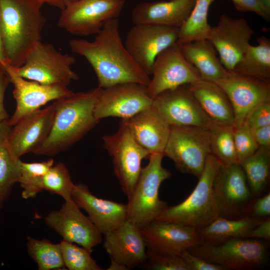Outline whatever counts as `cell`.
I'll list each match as a JSON object with an SVG mask.
<instances>
[{
    "instance_id": "41",
    "label": "cell",
    "mask_w": 270,
    "mask_h": 270,
    "mask_svg": "<svg viewBox=\"0 0 270 270\" xmlns=\"http://www.w3.org/2000/svg\"><path fill=\"white\" fill-rule=\"evenodd\" d=\"M235 8L240 12H254L264 20H270V9L258 0H232Z\"/></svg>"
},
{
    "instance_id": "40",
    "label": "cell",
    "mask_w": 270,
    "mask_h": 270,
    "mask_svg": "<svg viewBox=\"0 0 270 270\" xmlns=\"http://www.w3.org/2000/svg\"><path fill=\"white\" fill-rule=\"evenodd\" d=\"M244 123L250 129L270 126V102L256 106L248 114Z\"/></svg>"
},
{
    "instance_id": "9",
    "label": "cell",
    "mask_w": 270,
    "mask_h": 270,
    "mask_svg": "<svg viewBox=\"0 0 270 270\" xmlns=\"http://www.w3.org/2000/svg\"><path fill=\"white\" fill-rule=\"evenodd\" d=\"M102 140L104 147L112 158L114 174L128 199L141 172L142 161L148 158L150 154L136 142L124 119L114 134L103 136Z\"/></svg>"
},
{
    "instance_id": "38",
    "label": "cell",
    "mask_w": 270,
    "mask_h": 270,
    "mask_svg": "<svg viewBox=\"0 0 270 270\" xmlns=\"http://www.w3.org/2000/svg\"><path fill=\"white\" fill-rule=\"evenodd\" d=\"M238 164L252 156L258 148L251 130L245 124L233 127Z\"/></svg>"
},
{
    "instance_id": "46",
    "label": "cell",
    "mask_w": 270,
    "mask_h": 270,
    "mask_svg": "<svg viewBox=\"0 0 270 270\" xmlns=\"http://www.w3.org/2000/svg\"><path fill=\"white\" fill-rule=\"evenodd\" d=\"M250 130L259 146L270 148V126Z\"/></svg>"
},
{
    "instance_id": "25",
    "label": "cell",
    "mask_w": 270,
    "mask_h": 270,
    "mask_svg": "<svg viewBox=\"0 0 270 270\" xmlns=\"http://www.w3.org/2000/svg\"><path fill=\"white\" fill-rule=\"evenodd\" d=\"M125 120L135 140L150 154H164L170 126L152 106Z\"/></svg>"
},
{
    "instance_id": "7",
    "label": "cell",
    "mask_w": 270,
    "mask_h": 270,
    "mask_svg": "<svg viewBox=\"0 0 270 270\" xmlns=\"http://www.w3.org/2000/svg\"><path fill=\"white\" fill-rule=\"evenodd\" d=\"M188 250L226 270L256 268L264 264L268 260L266 246L254 238H234L216 244L202 242Z\"/></svg>"
},
{
    "instance_id": "35",
    "label": "cell",
    "mask_w": 270,
    "mask_h": 270,
    "mask_svg": "<svg viewBox=\"0 0 270 270\" xmlns=\"http://www.w3.org/2000/svg\"><path fill=\"white\" fill-rule=\"evenodd\" d=\"M50 158L41 162H25L21 160L18 182L22 189V196L24 199L34 198L44 190V176L54 164Z\"/></svg>"
},
{
    "instance_id": "30",
    "label": "cell",
    "mask_w": 270,
    "mask_h": 270,
    "mask_svg": "<svg viewBox=\"0 0 270 270\" xmlns=\"http://www.w3.org/2000/svg\"><path fill=\"white\" fill-rule=\"evenodd\" d=\"M250 45L232 72L270 82V40L262 36Z\"/></svg>"
},
{
    "instance_id": "2",
    "label": "cell",
    "mask_w": 270,
    "mask_h": 270,
    "mask_svg": "<svg viewBox=\"0 0 270 270\" xmlns=\"http://www.w3.org/2000/svg\"><path fill=\"white\" fill-rule=\"evenodd\" d=\"M102 88L74 93L52 104L54 112L50 133L34 152L53 156L67 150L92 130L99 120L94 109Z\"/></svg>"
},
{
    "instance_id": "48",
    "label": "cell",
    "mask_w": 270,
    "mask_h": 270,
    "mask_svg": "<svg viewBox=\"0 0 270 270\" xmlns=\"http://www.w3.org/2000/svg\"><path fill=\"white\" fill-rule=\"evenodd\" d=\"M6 64L8 62L4 54L0 35V69L4 70V67Z\"/></svg>"
},
{
    "instance_id": "10",
    "label": "cell",
    "mask_w": 270,
    "mask_h": 270,
    "mask_svg": "<svg viewBox=\"0 0 270 270\" xmlns=\"http://www.w3.org/2000/svg\"><path fill=\"white\" fill-rule=\"evenodd\" d=\"M124 3V0H76L61 10L58 26L73 35L96 34L106 21L118 18Z\"/></svg>"
},
{
    "instance_id": "6",
    "label": "cell",
    "mask_w": 270,
    "mask_h": 270,
    "mask_svg": "<svg viewBox=\"0 0 270 270\" xmlns=\"http://www.w3.org/2000/svg\"><path fill=\"white\" fill-rule=\"evenodd\" d=\"M74 58L58 51L52 44L41 41L29 52L23 64L14 68L20 76L48 85L68 86L79 77L71 68Z\"/></svg>"
},
{
    "instance_id": "17",
    "label": "cell",
    "mask_w": 270,
    "mask_h": 270,
    "mask_svg": "<svg viewBox=\"0 0 270 270\" xmlns=\"http://www.w3.org/2000/svg\"><path fill=\"white\" fill-rule=\"evenodd\" d=\"M254 34L247 20L222 14L218 24L211 28L208 40L215 48L225 68L232 72L250 45Z\"/></svg>"
},
{
    "instance_id": "28",
    "label": "cell",
    "mask_w": 270,
    "mask_h": 270,
    "mask_svg": "<svg viewBox=\"0 0 270 270\" xmlns=\"http://www.w3.org/2000/svg\"><path fill=\"white\" fill-rule=\"evenodd\" d=\"M262 220L256 217L232 220L218 216L197 230L202 243L216 244L230 238H244L246 234Z\"/></svg>"
},
{
    "instance_id": "39",
    "label": "cell",
    "mask_w": 270,
    "mask_h": 270,
    "mask_svg": "<svg viewBox=\"0 0 270 270\" xmlns=\"http://www.w3.org/2000/svg\"><path fill=\"white\" fill-rule=\"evenodd\" d=\"M146 262L151 270H190L184 259L177 254H159L147 250Z\"/></svg>"
},
{
    "instance_id": "22",
    "label": "cell",
    "mask_w": 270,
    "mask_h": 270,
    "mask_svg": "<svg viewBox=\"0 0 270 270\" xmlns=\"http://www.w3.org/2000/svg\"><path fill=\"white\" fill-rule=\"evenodd\" d=\"M54 112L52 104L31 112L12 126L8 140L17 157L34 153L43 144L50 130Z\"/></svg>"
},
{
    "instance_id": "19",
    "label": "cell",
    "mask_w": 270,
    "mask_h": 270,
    "mask_svg": "<svg viewBox=\"0 0 270 270\" xmlns=\"http://www.w3.org/2000/svg\"><path fill=\"white\" fill-rule=\"evenodd\" d=\"M228 96L234 112V126L244 124L251 111L270 102V82L230 72L226 78L216 82Z\"/></svg>"
},
{
    "instance_id": "15",
    "label": "cell",
    "mask_w": 270,
    "mask_h": 270,
    "mask_svg": "<svg viewBox=\"0 0 270 270\" xmlns=\"http://www.w3.org/2000/svg\"><path fill=\"white\" fill-rule=\"evenodd\" d=\"M152 106L170 126L208 128L212 122L192 93L190 84L160 93L153 98Z\"/></svg>"
},
{
    "instance_id": "27",
    "label": "cell",
    "mask_w": 270,
    "mask_h": 270,
    "mask_svg": "<svg viewBox=\"0 0 270 270\" xmlns=\"http://www.w3.org/2000/svg\"><path fill=\"white\" fill-rule=\"evenodd\" d=\"M179 46L185 58L198 71L202 80L216 82L230 75V72L224 66L215 48L208 39Z\"/></svg>"
},
{
    "instance_id": "16",
    "label": "cell",
    "mask_w": 270,
    "mask_h": 270,
    "mask_svg": "<svg viewBox=\"0 0 270 270\" xmlns=\"http://www.w3.org/2000/svg\"><path fill=\"white\" fill-rule=\"evenodd\" d=\"M44 220L63 240L90 250L102 241V234L72 199L66 200L59 210L50 212Z\"/></svg>"
},
{
    "instance_id": "13",
    "label": "cell",
    "mask_w": 270,
    "mask_h": 270,
    "mask_svg": "<svg viewBox=\"0 0 270 270\" xmlns=\"http://www.w3.org/2000/svg\"><path fill=\"white\" fill-rule=\"evenodd\" d=\"M4 68L14 85L12 94L16 102V110L7 120L11 126L48 102L71 96L74 93L66 86L44 84L26 79L8 64Z\"/></svg>"
},
{
    "instance_id": "24",
    "label": "cell",
    "mask_w": 270,
    "mask_h": 270,
    "mask_svg": "<svg viewBox=\"0 0 270 270\" xmlns=\"http://www.w3.org/2000/svg\"><path fill=\"white\" fill-rule=\"evenodd\" d=\"M196 0H169L138 4L132 12L134 24H150L180 28L190 16Z\"/></svg>"
},
{
    "instance_id": "36",
    "label": "cell",
    "mask_w": 270,
    "mask_h": 270,
    "mask_svg": "<svg viewBox=\"0 0 270 270\" xmlns=\"http://www.w3.org/2000/svg\"><path fill=\"white\" fill-rule=\"evenodd\" d=\"M74 184L65 164L58 162L50 168L43 178L44 190L62 196L64 200L72 198Z\"/></svg>"
},
{
    "instance_id": "33",
    "label": "cell",
    "mask_w": 270,
    "mask_h": 270,
    "mask_svg": "<svg viewBox=\"0 0 270 270\" xmlns=\"http://www.w3.org/2000/svg\"><path fill=\"white\" fill-rule=\"evenodd\" d=\"M233 127L212 122L208 128L210 134L211 154L222 164H238Z\"/></svg>"
},
{
    "instance_id": "3",
    "label": "cell",
    "mask_w": 270,
    "mask_h": 270,
    "mask_svg": "<svg viewBox=\"0 0 270 270\" xmlns=\"http://www.w3.org/2000/svg\"><path fill=\"white\" fill-rule=\"evenodd\" d=\"M38 0H0V35L8 64L17 68L41 41L46 18Z\"/></svg>"
},
{
    "instance_id": "37",
    "label": "cell",
    "mask_w": 270,
    "mask_h": 270,
    "mask_svg": "<svg viewBox=\"0 0 270 270\" xmlns=\"http://www.w3.org/2000/svg\"><path fill=\"white\" fill-rule=\"evenodd\" d=\"M60 244L65 268L68 270H103L92 258L91 253L92 250L63 240Z\"/></svg>"
},
{
    "instance_id": "12",
    "label": "cell",
    "mask_w": 270,
    "mask_h": 270,
    "mask_svg": "<svg viewBox=\"0 0 270 270\" xmlns=\"http://www.w3.org/2000/svg\"><path fill=\"white\" fill-rule=\"evenodd\" d=\"M151 74L152 78L146 89L152 99L164 92L201 79L198 71L185 58L177 43L158 54Z\"/></svg>"
},
{
    "instance_id": "18",
    "label": "cell",
    "mask_w": 270,
    "mask_h": 270,
    "mask_svg": "<svg viewBox=\"0 0 270 270\" xmlns=\"http://www.w3.org/2000/svg\"><path fill=\"white\" fill-rule=\"evenodd\" d=\"M240 165L220 164L213 185L214 200L218 216L229 218L243 210L250 190Z\"/></svg>"
},
{
    "instance_id": "29",
    "label": "cell",
    "mask_w": 270,
    "mask_h": 270,
    "mask_svg": "<svg viewBox=\"0 0 270 270\" xmlns=\"http://www.w3.org/2000/svg\"><path fill=\"white\" fill-rule=\"evenodd\" d=\"M7 120L0 122V209L18 182L21 162L9 144L8 135L12 126Z\"/></svg>"
},
{
    "instance_id": "50",
    "label": "cell",
    "mask_w": 270,
    "mask_h": 270,
    "mask_svg": "<svg viewBox=\"0 0 270 270\" xmlns=\"http://www.w3.org/2000/svg\"><path fill=\"white\" fill-rule=\"evenodd\" d=\"M263 4L270 9V0H258Z\"/></svg>"
},
{
    "instance_id": "45",
    "label": "cell",
    "mask_w": 270,
    "mask_h": 270,
    "mask_svg": "<svg viewBox=\"0 0 270 270\" xmlns=\"http://www.w3.org/2000/svg\"><path fill=\"white\" fill-rule=\"evenodd\" d=\"M252 212L255 217H268L270 214V194L268 193L258 199L252 208Z\"/></svg>"
},
{
    "instance_id": "34",
    "label": "cell",
    "mask_w": 270,
    "mask_h": 270,
    "mask_svg": "<svg viewBox=\"0 0 270 270\" xmlns=\"http://www.w3.org/2000/svg\"><path fill=\"white\" fill-rule=\"evenodd\" d=\"M27 248L39 270L66 269L59 244L28 237Z\"/></svg>"
},
{
    "instance_id": "31",
    "label": "cell",
    "mask_w": 270,
    "mask_h": 270,
    "mask_svg": "<svg viewBox=\"0 0 270 270\" xmlns=\"http://www.w3.org/2000/svg\"><path fill=\"white\" fill-rule=\"evenodd\" d=\"M214 0H196L188 18L179 28L178 44L208 38L212 28L208 22V13Z\"/></svg>"
},
{
    "instance_id": "23",
    "label": "cell",
    "mask_w": 270,
    "mask_h": 270,
    "mask_svg": "<svg viewBox=\"0 0 270 270\" xmlns=\"http://www.w3.org/2000/svg\"><path fill=\"white\" fill-rule=\"evenodd\" d=\"M72 198L87 212L102 234L116 228L127 220L126 204L98 198L83 184H75Z\"/></svg>"
},
{
    "instance_id": "8",
    "label": "cell",
    "mask_w": 270,
    "mask_h": 270,
    "mask_svg": "<svg viewBox=\"0 0 270 270\" xmlns=\"http://www.w3.org/2000/svg\"><path fill=\"white\" fill-rule=\"evenodd\" d=\"M211 154L208 128L196 126H170L164 152L180 172L199 178Z\"/></svg>"
},
{
    "instance_id": "20",
    "label": "cell",
    "mask_w": 270,
    "mask_h": 270,
    "mask_svg": "<svg viewBox=\"0 0 270 270\" xmlns=\"http://www.w3.org/2000/svg\"><path fill=\"white\" fill-rule=\"evenodd\" d=\"M140 230L146 249L162 254H177L202 243L197 228L177 223L154 220Z\"/></svg>"
},
{
    "instance_id": "5",
    "label": "cell",
    "mask_w": 270,
    "mask_h": 270,
    "mask_svg": "<svg viewBox=\"0 0 270 270\" xmlns=\"http://www.w3.org/2000/svg\"><path fill=\"white\" fill-rule=\"evenodd\" d=\"M164 156L162 153L150 154L148 163L142 168L128 199L127 220L140 228L155 220L168 206L158 194L162 182L171 176L170 172L162 166Z\"/></svg>"
},
{
    "instance_id": "47",
    "label": "cell",
    "mask_w": 270,
    "mask_h": 270,
    "mask_svg": "<svg viewBox=\"0 0 270 270\" xmlns=\"http://www.w3.org/2000/svg\"><path fill=\"white\" fill-rule=\"evenodd\" d=\"M42 4H47L50 6L63 10L67 5L76 0H38Z\"/></svg>"
},
{
    "instance_id": "14",
    "label": "cell",
    "mask_w": 270,
    "mask_h": 270,
    "mask_svg": "<svg viewBox=\"0 0 270 270\" xmlns=\"http://www.w3.org/2000/svg\"><path fill=\"white\" fill-rule=\"evenodd\" d=\"M146 86L125 83L102 88L94 109L98 120L115 116L128 119L152 106Z\"/></svg>"
},
{
    "instance_id": "1",
    "label": "cell",
    "mask_w": 270,
    "mask_h": 270,
    "mask_svg": "<svg viewBox=\"0 0 270 270\" xmlns=\"http://www.w3.org/2000/svg\"><path fill=\"white\" fill-rule=\"evenodd\" d=\"M92 41L73 39L72 52L84 57L96 76L100 88L136 83L147 86L150 78L134 60L123 44L118 20L106 21Z\"/></svg>"
},
{
    "instance_id": "21",
    "label": "cell",
    "mask_w": 270,
    "mask_h": 270,
    "mask_svg": "<svg viewBox=\"0 0 270 270\" xmlns=\"http://www.w3.org/2000/svg\"><path fill=\"white\" fill-rule=\"evenodd\" d=\"M104 235L103 246L110 261L128 269L146 262L147 249L140 228L128 220Z\"/></svg>"
},
{
    "instance_id": "4",
    "label": "cell",
    "mask_w": 270,
    "mask_h": 270,
    "mask_svg": "<svg viewBox=\"0 0 270 270\" xmlns=\"http://www.w3.org/2000/svg\"><path fill=\"white\" fill-rule=\"evenodd\" d=\"M220 164L213 154H210L192 192L178 204L168 206L155 220L177 223L198 229L217 218L213 185Z\"/></svg>"
},
{
    "instance_id": "44",
    "label": "cell",
    "mask_w": 270,
    "mask_h": 270,
    "mask_svg": "<svg viewBox=\"0 0 270 270\" xmlns=\"http://www.w3.org/2000/svg\"><path fill=\"white\" fill-rule=\"evenodd\" d=\"M10 82L8 74L4 70L0 69V122L9 118V116L4 108V100L6 90Z\"/></svg>"
},
{
    "instance_id": "49",
    "label": "cell",
    "mask_w": 270,
    "mask_h": 270,
    "mask_svg": "<svg viewBox=\"0 0 270 270\" xmlns=\"http://www.w3.org/2000/svg\"><path fill=\"white\" fill-rule=\"evenodd\" d=\"M108 270H126L128 268L126 266L114 262L110 261V264L108 268H107Z\"/></svg>"
},
{
    "instance_id": "43",
    "label": "cell",
    "mask_w": 270,
    "mask_h": 270,
    "mask_svg": "<svg viewBox=\"0 0 270 270\" xmlns=\"http://www.w3.org/2000/svg\"><path fill=\"white\" fill-rule=\"evenodd\" d=\"M244 238L270 239V219L262 220L259 224L250 230Z\"/></svg>"
},
{
    "instance_id": "42",
    "label": "cell",
    "mask_w": 270,
    "mask_h": 270,
    "mask_svg": "<svg viewBox=\"0 0 270 270\" xmlns=\"http://www.w3.org/2000/svg\"><path fill=\"white\" fill-rule=\"evenodd\" d=\"M190 268V270H226V268L222 266L211 263L203 258L192 254L188 250H184L178 254Z\"/></svg>"
},
{
    "instance_id": "11",
    "label": "cell",
    "mask_w": 270,
    "mask_h": 270,
    "mask_svg": "<svg viewBox=\"0 0 270 270\" xmlns=\"http://www.w3.org/2000/svg\"><path fill=\"white\" fill-rule=\"evenodd\" d=\"M178 30L160 25L134 24L127 34L124 46L136 63L150 76L158 54L176 43Z\"/></svg>"
},
{
    "instance_id": "32",
    "label": "cell",
    "mask_w": 270,
    "mask_h": 270,
    "mask_svg": "<svg viewBox=\"0 0 270 270\" xmlns=\"http://www.w3.org/2000/svg\"><path fill=\"white\" fill-rule=\"evenodd\" d=\"M240 164L251 190L260 192L264 188L270 176V148L259 146Z\"/></svg>"
},
{
    "instance_id": "26",
    "label": "cell",
    "mask_w": 270,
    "mask_h": 270,
    "mask_svg": "<svg viewBox=\"0 0 270 270\" xmlns=\"http://www.w3.org/2000/svg\"><path fill=\"white\" fill-rule=\"evenodd\" d=\"M190 88L212 122L234 126L232 105L226 94L219 85L200 79L190 84Z\"/></svg>"
}]
</instances>
